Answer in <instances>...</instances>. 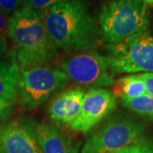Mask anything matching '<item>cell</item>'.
Segmentation results:
<instances>
[{
	"instance_id": "6da1fadb",
	"label": "cell",
	"mask_w": 153,
	"mask_h": 153,
	"mask_svg": "<svg viewBox=\"0 0 153 153\" xmlns=\"http://www.w3.org/2000/svg\"><path fill=\"white\" fill-rule=\"evenodd\" d=\"M41 13L49 38L61 53L95 49L101 42L98 20L88 0H66Z\"/></svg>"
},
{
	"instance_id": "7a4b0ae2",
	"label": "cell",
	"mask_w": 153,
	"mask_h": 153,
	"mask_svg": "<svg viewBox=\"0 0 153 153\" xmlns=\"http://www.w3.org/2000/svg\"><path fill=\"white\" fill-rule=\"evenodd\" d=\"M6 35L21 69L51 66L59 60L60 51L49 38L41 11L18 9L10 16Z\"/></svg>"
},
{
	"instance_id": "3957f363",
	"label": "cell",
	"mask_w": 153,
	"mask_h": 153,
	"mask_svg": "<svg viewBox=\"0 0 153 153\" xmlns=\"http://www.w3.org/2000/svg\"><path fill=\"white\" fill-rule=\"evenodd\" d=\"M97 20L101 42L113 45L148 29L151 10L143 0H103Z\"/></svg>"
},
{
	"instance_id": "277c9868",
	"label": "cell",
	"mask_w": 153,
	"mask_h": 153,
	"mask_svg": "<svg viewBox=\"0 0 153 153\" xmlns=\"http://www.w3.org/2000/svg\"><path fill=\"white\" fill-rule=\"evenodd\" d=\"M146 126L124 112L109 116L87 137L80 153H115L146 137Z\"/></svg>"
},
{
	"instance_id": "5b68a950",
	"label": "cell",
	"mask_w": 153,
	"mask_h": 153,
	"mask_svg": "<svg viewBox=\"0 0 153 153\" xmlns=\"http://www.w3.org/2000/svg\"><path fill=\"white\" fill-rule=\"evenodd\" d=\"M105 48L109 70L113 76L153 72V34L149 28Z\"/></svg>"
},
{
	"instance_id": "8992f818",
	"label": "cell",
	"mask_w": 153,
	"mask_h": 153,
	"mask_svg": "<svg viewBox=\"0 0 153 153\" xmlns=\"http://www.w3.org/2000/svg\"><path fill=\"white\" fill-rule=\"evenodd\" d=\"M69 82L63 71L53 66L21 69L17 101L23 109H38L53 94L65 89Z\"/></svg>"
},
{
	"instance_id": "52a82bcc",
	"label": "cell",
	"mask_w": 153,
	"mask_h": 153,
	"mask_svg": "<svg viewBox=\"0 0 153 153\" xmlns=\"http://www.w3.org/2000/svg\"><path fill=\"white\" fill-rule=\"evenodd\" d=\"M70 81L91 87H110L115 80L108 66L105 55L95 49L71 54L60 60L57 67Z\"/></svg>"
},
{
	"instance_id": "ba28073f",
	"label": "cell",
	"mask_w": 153,
	"mask_h": 153,
	"mask_svg": "<svg viewBox=\"0 0 153 153\" xmlns=\"http://www.w3.org/2000/svg\"><path fill=\"white\" fill-rule=\"evenodd\" d=\"M0 153H43L36 120L20 116L0 124Z\"/></svg>"
},
{
	"instance_id": "9c48e42d",
	"label": "cell",
	"mask_w": 153,
	"mask_h": 153,
	"mask_svg": "<svg viewBox=\"0 0 153 153\" xmlns=\"http://www.w3.org/2000/svg\"><path fill=\"white\" fill-rule=\"evenodd\" d=\"M117 99L111 90L92 88L85 93L82 108L77 118L70 127L71 130L88 133L100 123L117 107Z\"/></svg>"
},
{
	"instance_id": "30bf717a",
	"label": "cell",
	"mask_w": 153,
	"mask_h": 153,
	"mask_svg": "<svg viewBox=\"0 0 153 153\" xmlns=\"http://www.w3.org/2000/svg\"><path fill=\"white\" fill-rule=\"evenodd\" d=\"M85 91L82 88H69L61 91L49 101L46 113L56 126L71 127L81 111Z\"/></svg>"
},
{
	"instance_id": "8fae6325",
	"label": "cell",
	"mask_w": 153,
	"mask_h": 153,
	"mask_svg": "<svg viewBox=\"0 0 153 153\" xmlns=\"http://www.w3.org/2000/svg\"><path fill=\"white\" fill-rule=\"evenodd\" d=\"M38 142L43 153H79L81 144L59 126L44 120L36 121Z\"/></svg>"
},
{
	"instance_id": "7c38bea8",
	"label": "cell",
	"mask_w": 153,
	"mask_h": 153,
	"mask_svg": "<svg viewBox=\"0 0 153 153\" xmlns=\"http://www.w3.org/2000/svg\"><path fill=\"white\" fill-rule=\"evenodd\" d=\"M20 73V65L10 49L0 59V98L16 104Z\"/></svg>"
},
{
	"instance_id": "4fadbf2b",
	"label": "cell",
	"mask_w": 153,
	"mask_h": 153,
	"mask_svg": "<svg viewBox=\"0 0 153 153\" xmlns=\"http://www.w3.org/2000/svg\"><path fill=\"white\" fill-rule=\"evenodd\" d=\"M111 91L116 98H119L120 100L146 94L145 83L139 74H131L115 80Z\"/></svg>"
},
{
	"instance_id": "5bb4252c",
	"label": "cell",
	"mask_w": 153,
	"mask_h": 153,
	"mask_svg": "<svg viewBox=\"0 0 153 153\" xmlns=\"http://www.w3.org/2000/svg\"><path fill=\"white\" fill-rule=\"evenodd\" d=\"M121 103L129 111L153 121V98L147 94L135 98L121 100Z\"/></svg>"
},
{
	"instance_id": "9a60e30c",
	"label": "cell",
	"mask_w": 153,
	"mask_h": 153,
	"mask_svg": "<svg viewBox=\"0 0 153 153\" xmlns=\"http://www.w3.org/2000/svg\"><path fill=\"white\" fill-rule=\"evenodd\" d=\"M115 153H153V140L146 136L138 142Z\"/></svg>"
},
{
	"instance_id": "2e32d148",
	"label": "cell",
	"mask_w": 153,
	"mask_h": 153,
	"mask_svg": "<svg viewBox=\"0 0 153 153\" xmlns=\"http://www.w3.org/2000/svg\"><path fill=\"white\" fill-rule=\"evenodd\" d=\"M66 0H24V6L30 7L38 11H44L52 6Z\"/></svg>"
},
{
	"instance_id": "e0dca14e",
	"label": "cell",
	"mask_w": 153,
	"mask_h": 153,
	"mask_svg": "<svg viewBox=\"0 0 153 153\" xmlns=\"http://www.w3.org/2000/svg\"><path fill=\"white\" fill-rule=\"evenodd\" d=\"M15 111V103L0 98V123L6 121Z\"/></svg>"
},
{
	"instance_id": "ac0fdd59",
	"label": "cell",
	"mask_w": 153,
	"mask_h": 153,
	"mask_svg": "<svg viewBox=\"0 0 153 153\" xmlns=\"http://www.w3.org/2000/svg\"><path fill=\"white\" fill-rule=\"evenodd\" d=\"M23 0H0V11L10 16L20 9Z\"/></svg>"
},
{
	"instance_id": "d6986e66",
	"label": "cell",
	"mask_w": 153,
	"mask_h": 153,
	"mask_svg": "<svg viewBox=\"0 0 153 153\" xmlns=\"http://www.w3.org/2000/svg\"><path fill=\"white\" fill-rule=\"evenodd\" d=\"M145 83L146 94L153 98V72H146L139 74Z\"/></svg>"
},
{
	"instance_id": "ffe728a7",
	"label": "cell",
	"mask_w": 153,
	"mask_h": 153,
	"mask_svg": "<svg viewBox=\"0 0 153 153\" xmlns=\"http://www.w3.org/2000/svg\"><path fill=\"white\" fill-rule=\"evenodd\" d=\"M9 18H10L9 15H6L5 13L0 11V35L1 36H4L7 33Z\"/></svg>"
},
{
	"instance_id": "44dd1931",
	"label": "cell",
	"mask_w": 153,
	"mask_h": 153,
	"mask_svg": "<svg viewBox=\"0 0 153 153\" xmlns=\"http://www.w3.org/2000/svg\"><path fill=\"white\" fill-rule=\"evenodd\" d=\"M8 51V43L5 37L0 35V59L5 55Z\"/></svg>"
},
{
	"instance_id": "7402d4cb",
	"label": "cell",
	"mask_w": 153,
	"mask_h": 153,
	"mask_svg": "<svg viewBox=\"0 0 153 153\" xmlns=\"http://www.w3.org/2000/svg\"><path fill=\"white\" fill-rule=\"evenodd\" d=\"M143 1H144L149 7H150V6L153 7V0H143Z\"/></svg>"
},
{
	"instance_id": "603a6c76",
	"label": "cell",
	"mask_w": 153,
	"mask_h": 153,
	"mask_svg": "<svg viewBox=\"0 0 153 153\" xmlns=\"http://www.w3.org/2000/svg\"><path fill=\"white\" fill-rule=\"evenodd\" d=\"M23 1H24V0H23Z\"/></svg>"
}]
</instances>
